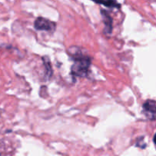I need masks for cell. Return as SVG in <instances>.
Returning <instances> with one entry per match:
<instances>
[{"label":"cell","mask_w":156,"mask_h":156,"mask_svg":"<svg viewBox=\"0 0 156 156\" xmlns=\"http://www.w3.org/2000/svg\"><path fill=\"white\" fill-rule=\"evenodd\" d=\"M74 65L72 67V73L75 76H87L88 72V68L91 64V59L89 57L83 56L82 54H78L74 56Z\"/></svg>","instance_id":"6da1fadb"},{"label":"cell","mask_w":156,"mask_h":156,"mask_svg":"<svg viewBox=\"0 0 156 156\" xmlns=\"http://www.w3.org/2000/svg\"><path fill=\"white\" fill-rule=\"evenodd\" d=\"M143 111L146 118L150 120H156V101H146L143 105Z\"/></svg>","instance_id":"7a4b0ae2"},{"label":"cell","mask_w":156,"mask_h":156,"mask_svg":"<svg viewBox=\"0 0 156 156\" xmlns=\"http://www.w3.org/2000/svg\"><path fill=\"white\" fill-rule=\"evenodd\" d=\"M34 27L40 30H53L56 27V24L53 21L44 18H37L34 22Z\"/></svg>","instance_id":"3957f363"},{"label":"cell","mask_w":156,"mask_h":156,"mask_svg":"<svg viewBox=\"0 0 156 156\" xmlns=\"http://www.w3.org/2000/svg\"><path fill=\"white\" fill-rule=\"evenodd\" d=\"M102 16L104 18V23L105 24V32H108V33H111V30H112V18H111V15L108 14V12L106 11H101Z\"/></svg>","instance_id":"277c9868"},{"label":"cell","mask_w":156,"mask_h":156,"mask_svg":"<svg viewBox=\"0 0 156 156\" xmlns=\"http://www.w3.org/2000/svg\"><path fill=\"white\" fill-rule=\"evenodd\" d=\"M98 4L103 5L108 8H120V5L117 2V0H92Z\"/></svg>","instance_id":"5b68a950"},{"label":"cell","mask_w":156,"mask_h":156,"mask_svg":"<svg viewBox=\"0 0 156 156\" xmlns=\"http://www.w3.org/2000/svg\"><path fill=\"white\" fill-rule=\"evenodd\" d=\"M153 141H154V143H155V144L156 145V133H155V135L154 136V139H153Z\"/></svg>","instance_id":"8992f818"}]
</instances>
